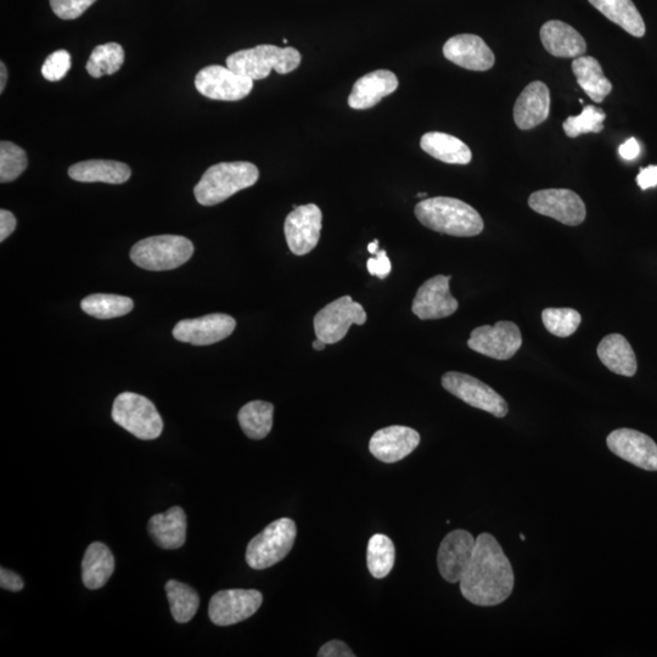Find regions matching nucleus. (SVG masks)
<instances>
[{
	"instance_id": "nucleus-1",
	"label": "nucleus",
	"mask_w": 657,
	"mask_h": 657,
	"mask_svg": "<svg viewBox=\"0 0 657 657\" xmlns=\"http://www.w3.org/2000/svg\"><path fill=\"white\" fill-rule=\"evenodd\" d=\"M459 583L463 597L477 606L502 604L513 593V566L490 533L476 538L474 557Z\"/></svg>"
},
{
	"instance_id": "nucleus-2",
	"label": "nucleus",
	"mask_w": 657,
	"mask_h": 657,
	"mask_svg": "<svg viewBox=\"0 0 657 657\" xmlns=\"http://www.w3.org/2000/svg\"><path fill=\"white\" fill-rule=\"evenodd\" d=\"M414 212L426 228L452 237H476L485 228L484 219L473 206L445 196L420 201Z\"/></svg>"
},
{
	"instance_id": "nucleus-3",
	"label": "nucleus",
	"mask_w": 657,
	"mask_h": 657,
	"mask_svg": "<svg viewBox=\"0 0 657 657\" xmlns=\"http://www.w3.org/2000/svg\"><path fill=\"white\" fill-rule=\"evenodd\" d=\"M258 178L260 171L251 162H221L211 166L196 184L195 199L202 206H215L252 187Z\"/></svg>"
},
{
	"instance_id": "nucleus-4",
	"label": "nucleus",
	"mask_w": 657,
	"mask_h": 657,
	"mask_svg": "<svg viewBox=\"0 0 657 657\" xmlns=\"http://www.w3.org/2000/svg\"><path fill=\"white\" fill-rule=\"evenodd\" d=\"M301 59L299 50L295 48L262 44L229 55L227 67L239 75L251 78L252 81H261L271 75L272 70L280 75L295 71L300 66Z\"/></svg>"
},
{
	"instance_id": "nucleus-5",
	"label": "nucleus",
	"mask_w": 657,
	"mask_h": 657,
	"mask_svg": "<svg viewBox=\"0 0 657 657\" xmlns=\"http://www.w3.org/2000/svg\"><path fill=\"white\" fill-rule=\"evenodd\" d=\"M194 254L192 241L181 235H157L138 241L131 260L146 271H172L187 263Z\"/></svg>"
},
{
	"instance_id": "nucleus-6",
	"label": "nucleus",
	"mask_w": 657,
	"mask_h": 657,
	"mask_svg": "<svg viewBox=\"0 0 657 657\" xmlns=\"http://www.w3.org/2000/svg\"><path fill=\"white\" fill-rule=\"evenodd\" d=\"M112 420L139 440H156L164 431V421L155 404L144 396L123 392L112 407Z\"/></svg>"
},
{
	"instance_id": "nucleus-7",
	"label": "nucleus",
	"mask_w": 657,
	"mask_h": 657,
	"mask_svg": "<svg viewBox=\"0 0 657 657\" xmlns=\"http://www.w3.org/2000/svg\"><path fill=\"white\" fill-rule=\"evenodd\" d=\"M296 524L289 518L269 524L251 539L246 549V563L254 570H265L286 558L294 547Z\"/></svg>"
},
{
	"instance_id": "nucleus-8",
	"label": "nucleus",
	"mask_w": 657,
	"mask_h": 657,
	"mask_svg": "<svg viewBox=\"0 0 657 657\" xmlns=\"http://www.w3.org/2000/svg\"><path fill=\"white\" fill-rule=\"evenodd\" d=\"M367 322V313L362 305L352 300L351 296L329 303L314 317V333L317 339L327 345L338 344L348 333L352 324L363 325Z\"/></svg>"
},
{
	"instance_id": "nucleus-9",
	"label": "nucleus",
	"mask_w": 657,
	"mask_h": 657,
	"mask_svg": "<svg viewBox=\"0 0 657 657\" xmlns=\"http://www.w3.org/2000/svg\"><path fill=\"white\" fill-rule=\"evenodd\" d=\"M442 386L469 406L481 409L496 418L508 415L509 407L504 398L474 376L449 372L442 376Z\"/></svg>"
},
{
	"instance_id": "nucleus-10",
	"label": "nucleus",
	"mask_w": 657,
	"mask_h": 657,
	"mask_svg": "<svg viewBox=\"0 0 657 657\" xmlns=\"http://www.w3.org/2000/svg\"><path fill=\"white\" fill-rule=\"evenodd\" d=\"M521 345L522 335L518 325L508 320H501L493 327L482 325L474 329L468 341L471 350L497 361L513 358Z\"/></svg>"
},
{
	"instance_id": "nucleus-11",
	"label": "nucleus",
	"mask_w": 657,
	"mask_h": 657,
	"mask_svg": "<svg viewBox=\"0 0 657 657\" xmlns=\"http://www.w3.org/2000/svg\"><path fill=\"white\" fill-rule=\"evenodd\" d=\"M262 603V593L255 589H228L213 595L209 617L216 626L237 625L254 616Z\"/></svg>"
},
{
	"instance_id": "nucleus-12",
	"label": "nucleus",
	"mask_w": 657,
	"mask_h": 657,
	"mask_svg": "<svg viewBox=\"0 0 657 657\" xmlns=\"http://www.w3.org/2000/svg\"><path fill=\"white\" fill-rule=\"evenodd\" d=\"M195 87L206 98L221 101H238L249 95L254 81L239 75L228 67L211 65L195 77Z\"/></svg>"
},
{
	"instance_id": "nucleus-13",
	"label": "nucleus",
	"mask_w": 657,
	"mask_h": 657,
	"mask_svg": "<svg viewBox=\"0 0 657 657\" xmlns=\"http://www.w3.org/2000/svg\"><path fill=\"white\" fill-rule=\"evenodd\" d=\"M531 209L539 215L557 219L566 226H580L586 219V205L580 195L569 189H544L531 194Z\"/></svg>"
},
{
	"instance_id": "nucleus-14",
	"label": "nucleus",
	"mask_w": 657,
	"mask_h": 657,
	"mask_svg": "<svg viewBox=\"0 0 657 657\" xmlns=\"http://www.w3.org/2000/svg\"><path fill=\"white\" fill-rule=\"evenodd\" d=\"M323 213L314 204L296 207L285 219L284 233L286 243L292 254H310L320 239Z\"/></svg>"
},
{
	"instance_id": "nucleus-15",
	"label": "nucleus",
	"mask_w": 657,
	"mask_h": 657,
	"mask_svg": "<svg viewBox=\"0 0 657 657\" xmlns=\"http://www.w3.org/2000/svg\"><path fill=\"white\" fill-rule=\"evenodd\" d=\"M237 322L233 317L223 313H213L209 316L185 319L173 329L174 339L194 346L217 344L233 334Z\"/></svg>"
},
{
	"instance_id": "nucleus-16",
	"label": "nucleus",
	"mask_w": 657,
	"mask_h": 657,
	"mask_svg": "<svg viewBox=\"0 0 657 657\" xmlns=\"http://www.w3.org/2000/svg\"><path fill=\"white\" fill-rule=\"evenodd\" d=\"M476 538L465 530H456L443 538L437 565L443 580L459 583L474 557Z\"/></svg>"
},
{
	"instance_id": "nucleus-17",
	"label": "nucleus",
	"mask_w": 657,
	"mask_h": 657,
	"mask_svg": "<svg viewBox=\"0 0 657 657\" xmlns=\"http://www.w3.org/2000/svg\"><path fill=\"white\" fill-rule=\"evenodd\" d=\"M606 445L615 456L638 466L657 471V445L653 438L632 429H617L606 438Z\"/></svg>"
},
{
	"instance_id": "nucleus-18",
	"label": "nucleus",
	"mask_w": 657,
	"mask_h": 657,
	"mask_svg": "<svg viewBox=\"0 0 657 657\" xmlns=\"http://www.w3.org/2000/svg\"><path fill=\"white\" fill-rule=\"evenodd\" d=\"M451 275H436L420 286L414 297L412 311L421 320L441 319L458 310V301L451 295Z\"/></svg>"
},
{
	"instance_id": "nucleus-19",
	"label": "nucleus",
	"mask_w": 657,
	"mask_h": 657,
	"mask_svg": "<svg viewBox=\"0 0 657 657\" xmlns=\"http://www.w3.org/2000/svg\"><path fill=\"white\" fill-rule=\"evenodd\" d=\"M418 431L407 426H389L376 431L369 442V451L373 456L387 464L400 462L419 446Z\"/></svg>"
},
{
	"instance_id": "nucleus-20",
	"label": "nucleus",
	"mask_w": 657,
	"mask_h": 657,
	"mask_svg": "<svg viewBox=\"0 0 657 657\" xmlns=\"http://www.w3.org/2000/svg\"><path fill=\"white\" fill-rule=\"evenodd\" d=\"M443 55L451 63L470 71L491 70L496 58L484 39L476 35H458L448 39Z\"/></svg>"
},
{
	"instance_id": "nucleus-21",
	"label": "nucleus",
	"mask_w": 657,
	"mask_h": 657,
	"mask_svg": "<svg viewBox=\"0 0 657 657\" xmlns=\"http://www.w3.org/2000/svg\"><path fill=\"white\" fill-rule=\"evenodd\" d=\"M398 84H400L398 78L391 71L378 70L367 73L353 86L348 105L355 110L372 109L381 100L395 93Z\"/></svg>"
},
{
	"instance_id": "nucleus-22",
	"label": "nucleus",
	"mask_w": 657,
	"mask_h": 657,
	"mask_svg": "<svg viewBox=\"0 0 657 657\" xmlns=\"http://www.w3.org/2000/svg\"><path fill=\"white\" fill-rule=\"evenodd\" d=\"M550 92L543 82H532L520 94L514 106V121L522 131H530L548 119Z\"/></svg>"
},
{
	"instance_id": "nucleus-23",
	"label": "nucleus",
	"mask_w": 657,
	"mask_h": 657,
	"mask_svg": "<svg viewBox=\"0 0 657 657\" xmlns=\"http://www.w3.org/2000/svg\"><path fill=\"white\" fill-rule=\"evenodd\" d=\"M541 41L547 52L557 58H580L587 50L580 33L558 20L548 21L542 26Z\"/></svg>"
},
{
	"instance_id": "nucleus-24",
	"label": "nucleus",
	"mask_w": 657,
	"mask_h": 657,
	"mask_svg": "<svg viewBox=\"0 0 657 657\" xmlns=\"http://www.w3.org/2000/svg\"><path fill=\"white\" fill-rule=\"evenodd\" d=\"M148 531L162 549H178L187 541V515L181 507H172L149 520Z\"/></svg>"
},
{
	"instance_id": "nucleus-25",
	"label": "nucleus",
	"mask_w": 657,
	"mask_h": 657,
	"mask_svg": "<svg viewBox=\"0 0 657 657\" xmlns=\"http://www.w3.org/2000/svg\"><path fill=\"white\" fill-rule=\"evenodd\" d=\"M69 176L81 183L123 184L131 178L132 171L119 161L88 160L71 166Z\"/></svg>"
},
{
	"instance_id": "nucleus-26",
	"label": "nucleus",
	"mask_w": 657,
	"mask_h": 657,
	"mask_svg": "<svg viewBox=\"0 0 657 657\" xmlns=\"http://www.w3.org/2000/svg\"><path fill=\"white\" fill-rule=\"evenodd\" d=\"M597 353L600 361L612 373L628 378L636 375L638 368L636 353L625 336L620 334L605 336L600 341Z\"/></svg>"
},
{
	"instance_id": "nucleus-27",
	"label": "nucleus",
	"mask_w": 657,
	"mask_h": 657,
	"mask_svg": "<svg viewBox=\"0 0 657 657\" xmlns=\"http://www.w3.org/2000/svg\"><path fill=\"white\" fill-rule=\"evenodd\" d=\"M115 571V558L104 543H92L82 561V581L88 589L103 588Z\"/></svg>"
},
{
	"instance_id": "nucleus-28",
	"label": "nucleus",
	"mask_w": 657,
	"mask_h": 657,
	"mask_svg": "<svg viewBox=\"0 0 657 657\" xmlns=\"http://www.w3.org/2000/svg\"><path fill=\"white\" fill-rule=\"evenodd\" d=\"M421 149L438 161L451 165H468L473 154L462 140L441 132H429L420 140Z\"/></svg>"
},
{
	"instance_id": "nucleus-29",
	"label": "nucleus",
	"mask_w": 657,
	"mask_h": 657,
	"mask_svg": "<svg viewBox=\"0 0 657 657\" xmlns=\"http://www.w3.org/2000/svg\"><path fill=\"white\" fill-rule=\"evenodd\" d=\"M577 83L595 103H603L612 92V83L605 77L602 66L593 56L582 55L572 63Z\"/></svg>"
},
{
	"instance_id": "nucleus-30",
	"label": "nucleus",
	"mask_w": 657,
	"mask_h": 657,
	"mask_svg": "<svg viewBox=\"0 0 657 657\" xmlns=\"http://www.w3.org/2000/svg\"><path fill=\"white\" fill-rule=\"evenodd\" d=\"M593 7L614 24L619 25L634 37L645 35L644 20L632 0H588Z\"/></svg>"
},
{
	"instance_id": "nucleus-31",
	"label": "nucleus",
	"mask_w": 657,
	"mask_h": 657,
	"mask_svg": "<svg viewBox=\"0 0 657 657\" xmlns=\"http://www.w3.org/2000/svg\"><path fill=\"white\" fill-rule=\"evenodd\" d=\"M274 406L265 401H252L240 409L238 420L245 435L252 440H263L273 426Z\"/></svg>"
},
{
	"instance_id": "nucleus-32",
	"label": "nucleus",
	"mask_w": 657,
	"mask_h": 657,
	"mask_svg": "<svg viewBox=\"0 0 657 657\" xmlns=\"http://www.w3.org/2000/svg\"><path fill=\"white\" fill-rule=\"evenodd\" d=\"M165 589L173 619L178 623L193 620L200 606L198 592L188 584L174 580L168 581Z\"/></svg>"
},
{
	"instance_id": "nucleus-33",
	"label": "nucleus",
	"mask_w": 657,
	"mask_h": 657,
	"mask_svg": "<svg viewBox=\"0 0 657 657\" xmlns=\"http://www.w3.org/2000/svg\"><path fill=\"white\" fill-rule=\"evenodd\" d=\"M83 312L98 319H112L126 316L134 307L132 299L120 295L95 294L81 302Z\"/></svg>"
},
{
	"instance_id": "nucleus-34",
	"label": "nucleus",
	"mask_w": 657,
	"mask_h": 657,
	"mask_svg": "<svg viewBox=\"0 0 657 657\" xmlns=\"http://www.w3.org/2000/svg\"><path fill=\"white\" fill-rule=\"evenodd\" d=\"M396 549L392 539L385 535H374L369 539L367 564L370 574L375 578H385L393 569Z\"/></svg>"
},
{
	"instance_id": "nucleus-35",
	"label": "nucleus",
	"mask_w": 657,
	"mask_h": 657,
	"mask_svg": "<svg viewBox=\"0 0 657 657\" xmlns=\"http://www.w3.org/2000/svg\"><path fill=\"white\" fill-rule=\"evenodd\" d=\"M125 63V50L119 43L101 44L95 48L86 65V70L94 78L114 75Z\"/></svg>"
},
{
	"instance_id": "nucleus-36",
	"label": "nucleus",
	"mask_w": 657,
	"mask_h": 657,
	"mask_svg": "<svg viewBox=\"0 0 657 657\" xmlns=\"http://www.w3.org/2000/svg\"><path fill=\"white\" fill-rule=\"evenodd\" d=\"M544 327L558 338L574 335L582 322L581 314L572 308H546L542 312Z\"/></svg>"
},
{
	"instance_id": "nucleus-37",
	"label": "nucleus",
	"mask_w": 657,
	"mask_h": 657,
	"mask_svg": "<svg viewBox=\"0 0 657 657\" xmlns=\"http://www.w3.org/2000/svg\"><path fill=\"white\" fill-rule=\"evenodd\" d=\"M605 119L604 110L595 108L593 105H587L584 106L580 116H570L564 122V132L570 138H577L587 133H600L604 129L603 122Z\"/></svg>"
},
{
	"instance_id": "nucleus-38",
	"label": "nucleus",
	"mask_w": 657,
	"mask_h": 657,
	"mask_svg": "<svg viewBox=\"0 0 657 657\" xmlns=\"http://www.w3.org/2000/svg\"><path fill=\"white\" fill-rule=\"evenodd\" d=\"M28 165L24 149L11 142L0 143V182L9 183L18 179Z\"/></svg>"
},
{
	"instance_id": "nucleus-39",
	"label": "nucleus",
	"mask_w": 657,
	"mask_h": 657,
	"mask_svg": "<svg viewBox=\"0 0 657 657\" xmlns=\"http://www.w3.org/2000/svg\"><path fill=\"white\" fill-rule=\"evenodd\" d=\"M71 55L67 50H58L48 56L42 66V75L49 82H59L71 69Z\"/></svg>"
},
{
	"instance_id": "nucleus-40",
	"label": "nucleus",
	"mask_w": 657,
	"mask_h": 657,
	"mask_svg": "<svg viewBox=\"0 0 657 657\" xmlns=\"http://www.w3.org/2000/svg\"><path fill=\"white\" fill-rule=\"evenodd\" d=\"M97 0H50V7L58 18L75 20L86 13Z\"/></svg>"
},
{
	"instance_id": "nucleus-41",
	"label": "nucleus",
	"mask_w": 657,
	"mask_h": 657,
	"mask_svg": "<svg viewBox=\"0 0 657 657\" xmlns=\"http://www.w3.org/2000/svg\"><path fill=\"white\" fill-rule=\"evenodd\" d=\"M375 256L369 258L367 262L368 272L370 275H374V277L385 279L391 273V261L384 250H379Z\"/></svg>"
},
{
	"instance_id": "nucleus-42",
	"label": "nucleus",
	"mask_w": 657,
	"mask_h": 657,
	"mask_svg": "<svg viewBox=\"0 0 657 657\" xmlns=\"http://www.w3.org/2000/svg\"><path fill=\"white\" fill-rule=\"evenodd\" d=\"M319 657H355L356 654L341 640H331L320 648Z\"/></svg>"
},
{
	"instance_id": "nucleus-43",
	"label": "nucleus",
	"mask_w": 657,
	"mask_h": 657,
	"mask_svg": "<svg viewBox=\"0 0 657 657\" xmlns=\"http://www.w3.org/2000/svg\"><path fill=\"white\" fill-rule=\"evenodd\" d=\"M25 583L22 578L15 574V572L5 569H0V587L9 592H20L24 589Z\"/></svg>"
},
{
	"instance_id": "nucleus-44",
	"label": "nucleus",
	"mask_w": 657,
	"mask_h": 657,
	"mask_svg": "<svg viewBox=\"0 0 657 657\" xmlns=\"http://www.w3.org/2000/svg\"><path fill=\"white\" fill-rule=\"evenodd\" d=\"M637 183L643 190L657 187V166L642 168L638 174Z\"/></svg>"
},
{
	"instance_id": "nucleus-45",
	"label": "nucleus",
	"mask_w": 657,
	"mask_h": 657,
	"mask_svg": "<svg viewBox=\"0 0 657 657\" xmlns=\"http://www.w3.org/2000/svg\"><path fill=\"white\" fill-rule=\"evenodd\" d=\"M16 228V218L8 210L0 211V241H4L13 234Z\"/></svg>"
},
{
	"instance_id": "nucleus-46",
	"label": "nucleus",
	"mask_w": 657,
	"mask_h": 657,
	"mask_svg": "<svg viewBox=\"0 0 657 657\" xmlns=\"http://www.w3.org/2000/svg\"><path fill=\"white\" fill-rule=\"evenodd\" d=\"M640 154V146L636 139H628L620 146V156L627 161L636 160Z\"/></svg>"
},
{
	"instance_id": "nucleus-47",
	"label": "nucleus",
	"mask_w": 657,
	"mask_h": 657,
	"mask_svg": "<svg viewBox=\"0 0 657 657\" xmlns=\"http://www.w3.org/2000/svg\"><path fill=\"white\" fill-rule=\"evenodd\" d=\"M8 82V70L7 66L5 64L0 63V93L4 92L5 86H7Z\"/></svg>"
},
{
	"instance_id": "nucleus-48",
	"label": "nucleus",
	"mask_w": 657,
	"mask_h": 657,
	"mask_svg": "<svg viewBox=\"0 0 657 657\" xmlns=\"http://www.w3.org/2000/svg\"><path fill=\"white\" fill-rule=\"evenodd\" d=\"M368 251H369L370 254H372V255H376V254H378V252H379V241H378V240H374L372 244H369V245H368Z\"/></svg>"
},
{
	"instance_id": "nucleus-49",
	"label": "nucleus",
	"mask_w": 657,
	"mask_h": 657,
	"mask_svg": "<svg viewBox=\"0 0 657 657\" xmlns=\"http://www.w3.org/2000/svg\"><path fill=\"white\" fill-rule=\"evenodd\" d=\"M325 346H327V344H325V342L322 340L317 339L313 342V348L316 351H323Z\"/></svg>"
},
{
	"instance_id": "nucleus-50",
	"label": "nucleus",
	"mask_w": 657,
	"mask_h": 657,
	"mask_svg": "<svg viewBox=\"0 0 657 657\" xmlns=\"http://www.w3.org/2000/svg\"><path fill=\"white\" fill-rule=\"evenodd\" d=\"M426 196H428V194H426V193L418 194V198H426Z\"/></svg>"
},
{
	"instance_id": "nucleus-51",
	"label": "nucleus",
	"mask_w": 657,
	"mask_h": 657,
	"mask_svg": "<svg viewBox=\"0 0 657 657\" xmlns=\"http://www.w3.org/2000/svg\"><path fill=\"white\" fill-rule=\"evenodd\" d=\"M521 541H526V537L524 535H520Z\"/></svg>"
},
{
	"instance_id": "nucleus-52",
	"label": "nucleus",
	"mask_w": 657,
	"mask_h": 657,
	"mask_svg": "<svg viewBox=\"0 0 657 657\" xmlns=\"http://www.w3.org/2000/svg\"><path fill=\"white\" fill-rule=\"evenodd\" d=\"M283 43H285V44L288 43V39L284 38Z\"/></svg>"
}]
</instances>
